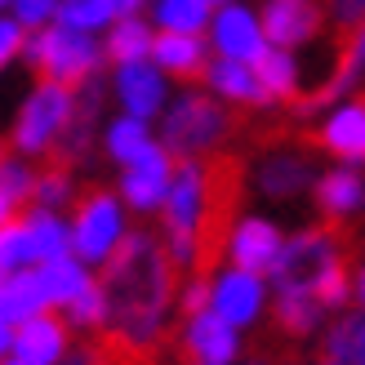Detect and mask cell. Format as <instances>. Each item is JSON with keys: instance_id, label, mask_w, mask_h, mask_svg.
<instances>
[{"instance_id": "1", "label": "cell", "mask_w": 365, "mask_h": 365, "mask_svg": "<svg viewBox=\"0 0 365 365\" xmlns=\"http://www.w3.org/2000/svg\"><path fill=\"white\" fill-rule=\"evenodd\" d=\"M103 294H107V330L116 334L120 348L143 352V348H156V339L165 334L170 312H174V267L165 259V250L152 232H134L120 241V250L107 259L103 267Z\"/></svg>"}, {"instance_id": "2", "label": "cell", "mask_w": 365, "mask_h": 365, "mask_svg": "<svg viewBox=\"0 0 365 365\" xmlns=\"http://www.w3.org/2000/svg\"><path fill=\"white\" fill-rule=\"evenodd\" d=\"M232 138V107L210 98L205 89H178L170 94L156 120V143L174 160H210Z\"/></svg>"}, {"instance_id": "3", "label": "cell", "mask_w": 365, "mask_h": 365, "mask_svg": "<svg viewBox=\"0 0 365 365\" xmlns=\"http://www.w3.org/2000/svg\"><path fill=\"white\" fill-rule=\"evenodd\" d=\"M71 112H76V89L53 85V81H36L23 103L14 112L9 125V152H18L23 160H45L58 152V138L67 134Z\"/></svg>"}, {"instance_id": "4", "label": "cell", "mask_w": 365, "mask_h": 365, "mask_svg": "<svg viewBox=\"0 0 365 365\" xmlns=\"http://www.w3.org/2000/svg\"><path fill=\"white\" fill-rule=\"evenodd\" d=\"M23 63L41 71V81L67 85V89H76V85H85V81L103 76V67H107L98 36L67 31V27H58V23H49V27H41V31H27Z\"/></svg>"}, {"instance_id": "5", "label": "cell", "mask_w": 365, "mask_h": 365, "mask_svg": "<svg viewBox=\"0 0 365 365\" xmlns=\"http://www.w3.org/2000/svg\"><path fill=\"white\" fill-rule=\"evenodd\" d=\"M67 232H71V254L94 272L112 259L120 250V241L130 236V210L120 205L116 192L89 187L85 196H76V205H71Z\"/></svg>"}, {"instance_id": "6", "label": "cell", "mask_w": 365, "mask_h": 365, "mask_svg": "<svg viewBox=\"0 0 365 365\" xmlns=\"http://www.w3.org/2000/svg\"><path fill=\"white\" fill-rule=\"evenodd\" d=\"M267 303H272V289L263 277L254 272H241V267H218L210 277V312L218 321H227L232 330H254L263 317H267Z\"/></svg>"}, {"instance_id": "7", "label": "cell", "mask_w": 365, "mask_h": 365, "mask_svg": "<svg viewBox=\"0 0 365 365\" xmlns=\"http://www.w3.org/2000/svg\"><path fill=\"white\" fill-rule=\"evenodd\" d=\"M334 259H343V245L334 232L325 227H303L294 236H285V245L277 254V263L267 272V289H281V285H312L321 267H330Z\"/></svg>"}, {"instance_id": "8", "label": "cell", "mask_w": 365, "mask_h": 365, "mask_svg": "<svg viewBox=\"0 0 365 365\" xmlns=\"http://www.w3.org/2000/svg\"><path fill=\"white\" fill-rule=\"evenodd\" d=\"M205 45H210V58L254 63V58L267 49L259 9L245 5V0H232V5L214 9V14H210V27H205Z\"/></svg>"}, {"instance_id": "9", "label": "cell", "mask_w": 365, "mask_h": 365, "mask_svg": "<svg viewBox=\"0 0 365 365\" xmlns=\"http://www.w3.org/2000/svg\"><path fill=\"white\" fill-rule=\"evenodd\" d=\"M107 94L116 98V107H120L125 116H138V120L156 125L174 89H170V76H165V71H156V63L148 58V63L112 67V76H107Z\"/></svg>"}, {"instance_id": "10", "label": "cell", "mask_w": 365, "mask_h": 365, "mask_svg": "<svg viewBox=\"0 0 365 365\" xmlns=\"http://www.w3.org/2000/svg\"><path fill=\"white\" fill-rule=\"evenodd\" d=\"M281 245H285V232L277 227V218H267V214H241L223 236L227 267L254 272V277H263V281H267L272 263H277Z\"/></svg>"}, {"instance_id": "11", "label": "cell", "mask_w": 365, "mask_h": 365, "mask_svg": "<svg viewBox=\"0 0 365 365\" xmlns=\"http://www.w3.org/2000/svg\"><path fill=\"white\" fill-rule=\"evenodd\" d=\"M259 23H263V41L272 49L299 53L321 41L325 9H321V0H263Z\"/></svg>"}, {"instance_id": "12", "label": "cell", "mask_w": 365, "mask_h": 365, "mask_svg": "<svg viewBox=\"0 0 365 365\" xmlns=\"http://www.w3.org/2000/svg\"><path fill=\"white\" fill-rule=\"evenodd\" d=\"M317 160L307 156L303 148H289V143H281V148H267L259 152V160H254V187H259L267 200H294L303 192H312L317 182Z\"/></svg>"}, {"instance_id": "13", "label": "cell", "mask_w": 365, "mask_h": 365, "mask_svg": "<svg viewBox=\"0 0 365 365\" xmlns=\"http://www.w3.org/2000/svg\"><path fill=\"white\" fill-rule=\"evenodd\" d=\"M170 174H174V156L160 148H148L134 165L120 170V182H116V196L130 214H160V200H165V187H170Z\"/></svg>"}, {"instance_id": "14", "label": "cell", "mask_w": 365, "mask_h": 365, "mask_svg": "<svg viewBox=\"0 0 365 365\" xmlns=\"http://www.w3.org/2000/svg\"><path fill=\"white\" fill-rule=\"evenodd\" d=\"M317 148L330 152L339 165L361 170L365 165V98H339V107L321 116Z\"/></svg>"}, {"instance_id": "15", "label": "cell", "mask_w": 365, "mask_h": 365, "mask_svg": "<svg viewBox=\"0 0 365 365\" xmlns=\"http://www.w3.org/2000/svg\"><path fill=\"white\" fill-rule=\"evenodd\" d=\"M178 343H182V352H187V365H236L241 361V330H232L227 321H218L210 307L182 317Z\"/></svg>"}, {"instance_id": "16", "label": "cell", "mask_w": 365, "mask_h": 365, "mask_svg": "<svg viewBox=\"0 0 365 365\" xmlns=\"http://www.w3.org/2000/svg\"><path fill=\"white\" fill-rule=\"evenodd\" d=\"M71 348V330L63 325L58 312H41L31 321H18L14 325V343H9V356L23 361V365H58Z\"/></svg>"}, {"instance_id": "17", "label": "cell", "mask_w": 365, "mask_h": 365, "mask_svg": "<svg viewBox=\"0 0 365 365\" xmlns=\"http://www.w3.org/2000/svg\"><path fill=\"white\" fill-rule=\"evenodd\" d=\"M200 81H205V94L218 98L223 107H245V112H267V107H277L263 94V85H259V76H254L250 63L210 58L205 71H200Z\"/></svg>"}, {"instance_id": "18", "label": "cell", "mask_w": 365, "mask_h": 365, "mask_svg": "<svg viewBox=\"0 0 365 365\" xmlns=\"http://www.w3.org/2000/svg\"><path fill=\"white\" fill-rule=\"evenodd\" d=\"M312 196H317V210L330 223H348V218H356L365 210V174L348 170V165L321 170L312 182Z\"/></svg>"}, {"instance_id": "19", "label": "cell", "mask_w": 365, "mask_h": 365, "mask_svg": "<svg viewBox=\"0 0 365 365\" xmlns=\"http://www.w3.org/2000/svg\"><path fill=\"white\" fill-rule=\"evenodd\" d=\"M98 148H103V156L112 160L116 170H125V165H134V160L148 152V148H156V125L116 112V116H107V120H103V130H98Z\"/></svg>"}, {"instance_id": "20", "label": "cell", "mask_w": 365, "mask_h": 365, "mask_svg": "<svg viewBox=\"0 0 365 365\" xmlns=\"http://www.w3.org/2000/svg\"><path fill=\"white\" fill-rule=\"evenodd\" d=\"M152 63H156V71H165L170 81H196L200 71H205V63H210V45H205V36H165V31H156Z\"/></svg>"}, {"instance_id": "21", "label": "cell", "mask_w": 365, "mask_h": 365, "mask_svg": "<svg viewBox=\"0 0 365 365\" xmlns=\"http://www.w3.org/2000/svg\"><path fill=\"white\" fill-rule=\"evenodd\" d=\"M267 312L277 317V325H281L289 339H307V334H317L321 325H325L321 303L312 299V289H303V285H281V289H272Z\"/></svg>"}, {"instance_id": "22", "label": "cell", "mask_w": 365, "mask_h": 365, "mask_svg": "<svg viewBox=\"0 0 365 365\" xmlns=\"http://www.w3.org/2000/svg\"><path fill=\"white\" fill-rule=\"evenodd\" d=\"M152 41H156V27H152L143 14L116 18V23L103 31V58H107V67L148 63V58H152Z\"/></svg>"}, {"instance_id": "23", "label": "cell", "mask_w": 365, "mask_h": 365, "mask_svg": "<svg viewBox=\"0 0 365 365\" xmlns=\"http://www.w3.org/2000/svg\"><path fill=\"white\" fill-rule=\"evenodd\" d=\"M250 67H254V76H259L263 94H267L272 103H289V98L303 94V58H299V53L272 49V45H267Z\"/></svg>"}, {"instance_id": "24", "label": "cell", "mask_w": 365, "mask_h": 365, "mask_svg": "<svg viewBox=\"0 0 365 365\" xmlns=\"http://www.w3.org/2000/svg\"><path fill=\"white\" fill-rule=\"evenodd\" d=\"M36 281H41V289H45L49 312H63V307L76 299L89 281H94V272H89L76 254H63V259H49V263L36 267Z\"/></svg>"}, {"instance_id": "25", "label": "cell", "mask_w": 365, "mask_h": 365, "mask_svg": "<svg viewBox=\"0 0 365 365\" xmlns=\"http://www.w3.org/2000/svg\"><path fill=\"white\" fill-rule=\"evenodd\" d=\"M18 218H23V227L31 236V250H36V267L49 263V259H63V254H71V232H67V214H53V210H18Z\"/></svg>"}, {"instance_id": "26", "label": "cell", "mask_w": 365, "mask_h": 365, "mask_svg": "<svg viewBox=\"0 0 365 365\" xmlns=\"http://www.w3.org/2000/svg\"><path fill=\"white\" fill-rule=\"evenodd\" d=\"M325 361L330 365H361L365 356V312H334V321L325 325Z\"/></svg>"}, {"instance_id": "27", "label": "cell", "mask_w": 365, "mask_h": 365, "mask_svg": "<svg viewBox=\"0 0 365 365\" xmlns=\"http://www.w3.org/2000/svg\"><path fill=\"white\" fill-rule=\"evenodd\" d=\"M152 18L148 23L156 31H165V36H205L210 27V5H200V0H152Z\"/></svg>"}, {"instance_id": "28", "label": "cell", "mask_w": 365, "mask_h": 365, "mask_svg": "<svg viewBox=\"0 0 365 365\" xmlns=\"http://www.w3.org/2000/svg\"><path fill=\"white\" fill-rule=\"evenodd\" d=\"M0 312H5V321H9V325H18V321H31V317L49 312V303H45V289H41V281H36V267L0 281Z\"/></svg>"}, {"instance_id": "29", "label": "cell", "mask_w": 365, "mask_h": 365, "mask_svg": "<svg viewBox=\"0 0 365 365\" xmlns=\"http://www.w3.org/2000/svg\"><path fill=\"white\" fill-rule=\"evenodd\" d=\"M356 89H365V18L352 27L348 41L339 45V71H334L325 98H356Z\"/></svg>"}, {"instance_id": "30", "label": "cell", "mask_w": 365, "mask_h": 365, "mask_svg": "<svg viewBox=\"0 0 365 365\" xmlns=\"http://www.w3.org/2000/svg\"><path fill=\"white\" fill-rule=\"evenodd\" d=\"M76 170H67V165H49V170H36V182H31V200L27 205L36 210H53V214H63L76 205Z\"/></svg>"}, {"instance_id": "31", "label": "cell", "mask_w": 365, "mask_h": 365, "mask_svg": "<svg viewBox=\"0 0 365 365\" xmlns=\"http://www.w3.org/2000/svg\"><path fill=\"white\" fill-rule=\"evenodd\" d=\"M107 317H112V307H107V294H103L98 277L63 307V325H67V330H81V334H98V330H107Z\"/></svg>"}, {"instance_id": "32", "label": "cell", "mask_w": 365, "mask_h": 365, "mask_svg": "<svg viewBox=\"0 0 365 365\" xmlns=\"http://www.w3.org/2000/svg\"><path fill=\"white\" fill-rule=\"evenodd\" d=\"M53 23L67 27V31H81V36H98L116 23L112 9L103 5V0H58V14H53Z\"/></svg>"}, {"instance_id": "33", "label": "cell", "mask_w": 365, "mask_h": 365, "mask_svg": "<svg viewBox=\"0 0 365 365\" xmlns=\"http://www.w3.org/2000/svg\"><path fill=\"white\" fill-rule=\"evenodd\" d=\"M307 289H312V299L321 303L325 317H330V312H343V307L352 303V272H348V263L334 259L330 267H321L317 281L307 285Z\"/></svg>"}, {"instance_id": "34", "label": "cell", "mask_w": 365, "mask_h": 365, "mask_svg": "<svg viewBox=\"0 0 365 365\" xmlns=\"http://www.w3.org/2000/svg\"><path fill=\"white\" fill-rule=\"evenodd\" d=\"M36 267V250H31V236L23 227V218H9L0 227V281L18 277V272H31Z\"/></svg>"}, {"instance_id": "35", "label": "cell", "mask_w": 365, "mask_h": 365, "mask_svg": "<svg viewBox=\"0 0 365 365\" xmlns=\"http://www.w3.org/2000/svg\"><path fill=\"white\" fill-rule=\"evenodd\" d=\"M31 182H36V160H23L18 152H0V192H5L18 210L31 200Z\"/></svg>"}, {"instance_id": "36", "label": "cell", "mask_w": 365, "mask_h": 365, "mask_svg": "<svg viewBox=\"0 0 365 365\" xmlns=\"http://www.w3.org/2000/svg\"><path fill=\"white\" fill-rule=\"evenodd\" d=\"M53 14H58V0H14L9 5V18L23 31H41L53 23Z\"/></svg>"}, {"instance_id": "37", "label": "cell", "mask_w": 365, "mask_h": 365, "mask_svg": "<svg viewBox=\"0 0 365 365\" xmlns=\"http://www.w3.org/2000/svg\"><path fill=\"white\" fill-rule=\"evenodd\" d=\"M174 307L182 317H192V312H205L210 307V277H200V272H192L187 281H182L174 289Z\"/></svg>"}, {"instance_id": "38", "label": "cell", "mask_w": 365, "mask_h": 365, "mask_svg": "<svg viewBox=\"0 0 365 365\" xmlns=\"http://www.w3.org/2000/svg\"><path fill=\"white\" fill-rule=\"evenodd\" d=\"M23 45H27V31L18 27L9 14H0V71L23 58Z\"/></svg>"}, {"instance_id": "39", "label": "cell", "mask_w": 365, "mask_h": 365, "mask_svg": "<svg viewBox=\"0 0 365 365\" xmlns=\"http://www.w3.org/2000/svg\"><path fill=\"white\" fill-rule=\"evenodd\" d=\"M325 18L339 27V31H352L361 18H365V0H330V9H325Z\"/></svg>"}, {"instance_id": "40", "label": "cell", "mask_w": 365, "mask_h": 365, "mask_svg": "<svg viewBox=\"0 0 365 365\" xmlns=\"http://www.w3.org/2000/svg\"><path fill=\"white\" fill-rule=\"evenodd\" d=\"M58 365H107V361H103V352L94 348V343H71Z\"/></svg>"}, {"instance_id": "41", "label": "cell", "mask_w": 365, "mask_h": 365, "mask_svg": "<svg viewBox=\"0 0 365 365\" xmlns=\"http://www.w3.org/2000/svg\"><path fill=\"white\" fill-rule=\"evenodd\" d=\"M103 5L112 9V18H134V14L148 9V0H103Z\"/></svg>"}, {"instance_id": "42", "label": "cell", "mask_w": 365, "mask_h": 365, "mask_svg": "<svg viewBox=\"0 0 365 365\" xmlns=\"http://www.w3.org/2000/svg\"><path fill=\"white\" fill-rule=\"evenodd\" d=\"M9 343H14V325L5 321V312H0V361L9 356Z\"/></svg>"}, {"instance_id": "43", "label": "cell", "mask_w": 365, "mask_h": 365, "mask_svg": "<svg viewBox=\"0 0 365 365\" xmlns=\"http://www.w3.org/2000/svg\"><path fill=\"white\" fill-rule=\"evenodd\" d=\"M352 299H356V307L365 312V263H361V272L352 277Z\"/></svg>"}, {"instance_id": "44", "label": "cell", "mask_w": 365, "mask_h": 365, "mask_svg": "<svg viewBox=\"0 0 365 365\" xmlns=\"http://www.w3.org/2000/svg\"><path fill=\"white\" fill-rule=\"evenodd\" d=\"M9 218H18V205H14V200H9L5 192H0V227H5Z\"/></svg>"}, {"instance_id": "45", "label": "cell", "mask_w": 365, "mask_h": 365, "mask_svg": "<svg viewBox=\"0 0 365 365\" xmlns=\"http://www.w3.org/2000/svg\"><path fill=\"white\" fill-rule=\"evenodd\" d=\"M200 5H210V9H223V5H232V0H200Z\"/></svg>"}, {"instance_id": "46", "label": "cell", "mask_w": 365, "mask_h": 365, "mask_svg": "<svg viewBox=\"0 0 365 365\" xmlns=\"http://www.w3.org/2000/svg\"><path fill=\"white\" fill-rule=\"evenodd\" d=\"M236 365H267V361H254V356H250V361H245V356H241V361H236Z\"/></svg>"}, {"instance_id": "47", "label": "cell", "mask_w": 365, "mask_h": 365, "mask_svg": "<svg viewBox=\"0 0 365 365\" xmlns=\"http://www.w3.org/2000/svg\"><path fill=\"white\" fill-rule=\"evenodd\" d=\"M9 5H14V0H0V14H9Z\"/></svg>"}, {"instance_id": "48", "label": "cell", "mask_w": 365, "mask_h": 365, "mask_svg": "<svg viewBox=\"0 0 365 365\" xmlns=\"http://www.w3.org/2000/svg\"><path fill=\"white\" fill-rule=\"evenodd\" d=\"M0 365H23V361H14V356H5V361H0Z\"/></svg>"}, {"instance_id": "49", "label": "cell", "mask_w": 365, "mask_h": 365, "mask_svg": "<svg viewBox=\"0 0 365 365\" xmlns=\"http://www.w3.org/2000/svg\"><path fill=\"white\" fill-rule=\"evenodd\" d=\"M321 365H330V361H321Z\"/></svg>"}, {"instance_id": "50", "label": "cell", "mask_w": 365, "mask_h": 365, "mask_svg": "<svg viewBox=\"0 0 365 365\" xmlns=\"http://www.w3.org/2000/svg\"><path fill=\"white\" fill-rule=\"evenodd\" d=\"M361 365H365V356H361Z\"/></svg>"}, {"instance_id": "51", "label": "cell", "mask_w": 365, "mask_h": 365, "mask_svg": "<svg viewBox=\"0 0 365 365\" xmlns=\"http://www.w3.org/2000/svg\"><path fill=\"white\" fill-rule=\"evenodd\" d=\"M148 5H152V0H148Z\"/></svg>"}]
</instances>
